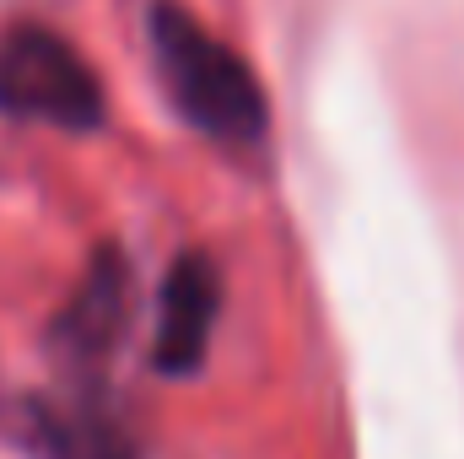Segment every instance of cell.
Segmentation results:
<instances>
[{
  "mask_svg": "<svg viewBox=\"0 0 464 459\" xmlns=\"http://www.w3.org/2000/svg\"><path fill=\"white\" fill-rule=\"evenodd\" d=\"M16 433L33 459H135V438L98 384H65L60 395H33L16 411Z\"/></svg>",
  "mask_w": 464,
  "mask_h": 459,
  "instance_id": "cell-5",
  "label": "cell"
},
{
  "mask_svg": "<svg viewBox=\"0 0 464 459\" xmlns=\"http://www.w3.org/2000/svg\"><path fill=\"white\" fill-rule=\"evenodd\" d=\"M222 319V270L211 254L184 249L162 287H157V319H151V367L162 378H195L211 336Z\"/></svg>",
  "mask_w": 464,
  "mask_h": 459,
  "instance_id": "cell-4",
  "label": "cell"
},
{
  "mask_svg": "<svg viewBox=\"0 0 464 459\" xmlns=\"http://www.w3.org/2000/svg\"><path fill=\"white\" fill-rule=\"evenodd\" d=\"M103 82L71 38L44 22H11L0 33V114L54 130H98Z\"/></svg>",
  "mask_w": 464,
  "mask_h": 459,
  "instance_id": "cell-2",
  "label": "cell"
},
{
  "mask_svg": "<svg viewBox=\"0 0 464 459\" xmlns=\"http://www.w3.org/2000/svg\"><path fill=\"white\" fill-rule=\"evenodd\" d=\"M130 308H135V270H130V259L114 243H103L87 259L71 303L49 325V351L60 356V367L76 384H98L103 378L109 356L119 351L124 330H130Z\"/></svg>",
  "mask_w": 464,
  "mask_h": 459,
  "instance_id": "cell-3",
  "label": "cell"
},
{
  "mask_svg": "<svg viewBox=\"0 0 464 459\" xmlns=\"http://www.w3.org/2000/svg\"><path fill=\"white\" fill-rule=\"evenodd\" d=\"M146 38H151V60H157L162 93L173 98L184 124H195L206 141L232 146V151L265 141V130H270L265 82L254 76V65L232 49L227 38H217L179 0H151Z\"/></svg>",
  "mask_w": 464,
  "mask_h": 459,
  "instance_id": "cell-1",
  "label": "cell"
}]
</instances>
